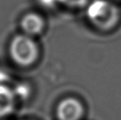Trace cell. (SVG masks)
I'll return each mask as SVG.
<instances>
[{"label":"cell","mask_w":121,"mask_h":120,"mask_svg":"<svg viewBox=\"0 0 121 120\" xmlns=\"http://www.w3.org/2000/svg\"><path fill=\"white\" fill-rule=\"evenodd\" d=\"M84 10L87 24L98 33H112L120 26L121 7L112 0H90Z\"/></svg>","instance_id":"cell-1"},{"label":"cell","mask_w":121,"mask_h":120,"mask_svg":"<svg viewBox=\"0 0 121 120\" xmlns=\"http://www.w3.org/2000/svg\"><path fill=\"white\" fill-rule=\"evenodd\" d=\"M9 56L16 65L30 67L40 57V47L35 39L25 34H19L11 40L8 49Z\"/></svg>","instance_id":"cell-2"},{"label":"cell","mask_w":121,"mask_h":120,"mask_svg":"<svg viewBox=\"0 0 121 120\" xmlns=\"http://www.w3.org/2000/svg\"><path fill=\"white\" fill-rule=\"evenodd\" d=\"M86 106L77 97L68 96L58 102L56 107L57 120H83L86 117Z\"/></svg>","instance_id":"cell-3"},{"label":"cell","mask_w":121,"mask_h":120,"mask_svg":"<svg viewBox=\"0 0 121 120\" xmlns=\"http://www.w3.org/2000/svg\"><path fill=\"white\" fill-rule=\"evenodd\" d=\"M20 27L23 34L35 37L43 33L46 28V20L39 13L29 12L21 18Z\"/></svg>","instance_id":"cell-4"},{"label":"cell","mask_w":121,"mask_h":120,"mask_svg":"<svg viewBox=\"0 0 121 120\" xmlns=\"http://www.w3.org/2000/svg\"><path fill=\"white\" fill-rule=\"evenodd\" d=\"M17 102L12 87L9 85H0V119L13 113Z\"/></svg>","instance_id":"cell-5"},{"label":"cell","mask_w":121,"mask_h":120,"mask_svg":"<svg viewBox=\"0 0 121 120\" xmlns=\"http://www.w3.org/2000/svg\"><path fill=\"white\" fill-rule=\"evenodd\" d=\"M14 95L17 101H27L30 99L33 94V88L29 83L25 81H20L12 87Z\"/></svg>","instance_id":"cell-6"},{"label":"cell","mask_w":121,"mask_h":120,"mask_svg":"<svg viewBox=\"0 0 121 120\" xmlns=\"http://www.w3.org/2000/svg\"><path fill=\"white\" fill-rule=\"evenodd\" d=\"M90 0H57L59 6H63L69 10H83Z\"/></svg>","instance_id":"cell-7"},{"label":"cell","mask_w":121,"mask_h":120,"mask_svg":"<svg viewBox=\"0 0 121 120\" xmlns=\"http://www.w3.org/2000/svg\"><path fill=\"white\" fill-rule=\"evenodd\" d=\"M11 80V75L9 72L0 67V85H8L9 81Z\"/></svg>","instance_id":"cell-8"},{"label":"cell","mask_w":121,"mask_h":120,"mask_svg":"<svg viewBox=\"0 0 121 120\" xmlns=\"http://www.w3.org/2000/svg\"><path fill=\"white\" fill-rule=\"evenodd\" d=\"M42 5H43L46 8H54V7L59 6L57 0H39Z\"/></svg>","instance_id":"cell-9"},{"label":"cell","mask_w":121,"mask_h":120,"mask_svg":"<svg viewBox=\"0 0 121 120\" xmlns=\"http://www.w3.org/2000/svg\"><path fill=\"white\" fill-rule=\"evenodd\" d=\"M112 1H114V2H116V3H118V4L121 3V0H112Z\"/></svg>","instance_id":"cell-10"},{"label":"cell","mask_w":121,"mask_h":120,"mask_svg":"<svg viewBox=\"0 0 121 120\" xmlns=\"http://www.w3.org/2000/svg\"><path fill=\"white\" fill-rule=\"evenodd\" d=\"M24 120H28V119H24Z\"/></svg>","instance_id":"cell-11"}]
</instances>
